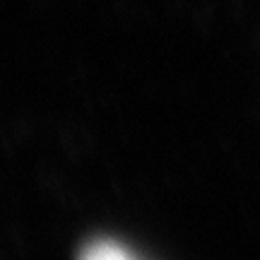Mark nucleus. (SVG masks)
<instances>
[{"instance_id": "1", "label": "nucleus", "mask_w": 260, "mask_h": 260, "mask_svg": "<svg viewBox=\"0 0 260 260\" xmlns=\"http://www.w3.org/2000/svg\"><path fill=\"white\" fill-rule=\"evenodd\" d=\"M77 260H140L133 251L113 239H94L80 251Z\"/></svg>"}]
</instances>
